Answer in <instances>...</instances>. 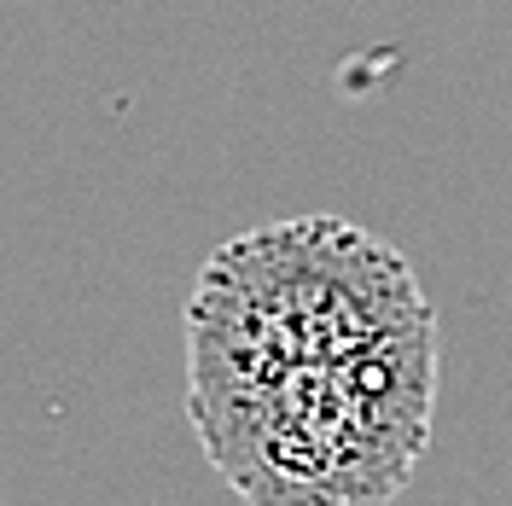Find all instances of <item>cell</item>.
Here are the masks:
<instances>
[{"mask_svg": "<svg viewBox=\"0 0 512 506\" xmlns=\"http://www.w3.org/2000/svg\"><path fill=\"white\" fill-rule=\"evenodd\" d=\"M437 320L344 361L187 396L198 443L245 501H384L431 437Z\"/></svg>", "mask_w": 512, "mask_h": 506, "instance_id": "cell-1", "label": "cell"}, {"mask_svg": "<svg viewBox=\"0 0 512 506\" xmlns=\"http://www.w3.org/2000/svg\"><path fill=\"white\" fill-rule=\"evenodd\" d=\"M425 320L414 268L373 233L338 216L256 227L204 262L187 303L192 396L344 361Z\"/></svg>", "mask_w": 512, "mask_h": 506, "instance_id": "cell-2", "label": "cell"}]
</instances>
